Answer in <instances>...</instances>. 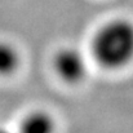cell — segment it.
I'll return each instance as SVG.
<instances>
[{"mask_svg": "<svg viewBox=\"0 0 133 133\" xmlns=\"http://www.w3.org/2000/svg\"><path fill=\"white\" fill-rule=\"evenodd\" d=\"M93 59L98 66L118 71L133 63V21L125 17L105 22L90 44Z\"/></svg>", "mask_w": 133, "mask_h": 133, "instance_id": "obj_1", "label": "cell"}, {"mask_svg": "<svg viewBox=\"0 0 133 133\" xmlns=\"http://www.w3.org/2000/svg\"><path fill=\"white\" fill-rule=\"evenodd\" d=\"M53 67L57 75L70 84L84 80L88 74V61L83 52L74 46L59 49L53 59Z\"/></svg>", "mask_w": 133, "mask_h": 133, "instance_id": "obj_2", "label": "cell"}, {"mask_svg": "<svg viewBox=\"0 0 133 133\" xmlns=\"http://www.w3.org/2000/svg\"><path fill=\"white\" fill-rule=\"evenodd\" d=\"M53 118L42 110L29 112L19 123L17 133H54Z\"/></svg>", "mask_w": 133, "mask_h": 133, "instance_id": "obj_3", "label": "cell"}, {"mask_svg": "<svg viewBox=\"0 0 133 133\" xmlns=\"http://www.w3.org/2000/svg\"><path fill=\"white\" fill-rule=\"evenodd\" d=\"M19 52L8 42H0V75L8 76L17 71L19 66Z\"/></svg>", "mask_w": 133, "mask_h": 133, "instance_id": "obj_4", "label": "cell"}, {"mask_svg": "<svg viewBox=\"0 0 133 133\" xmlns=\"http://www.w3.org/2000/svg\"><path fill=\"white\" fill-rule=\"evenodd\" d=\"M0 133H17V132H10V131H6V129L0 128Z\"/></svg>", "mask_w": 133, "mask_h": 133, "instance_id": "obj_5", "label": "cell"}]
</instances>
